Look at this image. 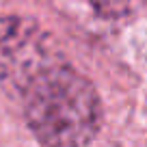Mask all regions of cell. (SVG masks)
<instances>
[{
  "instance_id": "6da1fadb",
  "label": "cell",
  "mask_w": 147,
  "mask_h": 147,
  "mask_svg": "<svg viewBox=\"0 0 147 147\" xmlns=\"http://www.w3.org/2000/svg\"><path fill=\"white\" fill-rule=\"evenodd\" d=\"M0 87L43 147H84L100 132L95 87L32 20L0 18Z\"/></svg>"
},
{
  "instance_id": "7a4b0ae2",
  "label": "cell",
  "mask_w": 147,
  "mask_h": 147,
  "mask_svg": "<svg viewBox=\"0 0 147 147\" xmlns=\"http://www.w3.org/2000/svg\"><path fill=\"white\" fill-rule=\"evenodd\" d=\"M147 0H91L97 15L106 20H121L136 13Z\"/></svg>"
}]
</instances>
